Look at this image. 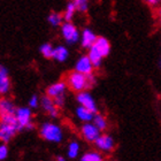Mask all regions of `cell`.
Here are the masks:
<instances>
[{"mask_svg": "<svg viewBox=\"0 0 161 161\" xmlns=\"http://www.w3.org/2000/svg\"><path fill=\"white\" fill-rule=\"evenodd\" d=\"M66 83L71 91L80 93L83 91H86V89H89V87L93 86L96 84V78H94L93 74L85 76V75L74 70L67 75Z\"/></svg>", "mask_w": 161, "mask_h": 161, "instance_id": "6da1fadb", "label": "cell"}, {"mask_svg": "<svg viewBox=\"0 0 161 161\" xmlns=\"http://www.w3.org/2000/svg\"><path fill=\"white\" fill-rule=\"evenodd\" d=\"M39 134L43 139L51 143H60L64 138V132L58 124L52 122H45L42 124Z\"/></svg>", "mask_w": 161, "mask_h": 161, "instance_id": "7a4b0ae2", "label": "cell"}, {"mask_svg": "<svg viewBox=\"0 0 161 161\" xmlns=\"http://www.w3.org/2000/svg\"><path fill=\"white\" fill-rule=\"evenodd\" d=\"M61 34H62V37L64 38V40L69 45L76 44L80 40V31L71 22H64L61 25Z\"/></svg>", "mask_w": 161, "mask_h": 161, "instance_id": "3957f363", "label": "cell"}, {"mask_svg": "<svg viewBox=\"0 0 161 161\" xmlns=\"http://www.w3.org/2000/svg\"><path fill=\"white\" fill-rule=\"evenodd\" d=\"M76 100H77V103L80 104V106L86 108V109L91 111L92 113H94V114H97L98 107H97V104H96V100H94L93 97H92L87 91H83V92H80V93H77Z\"/></svg>", "mask_w": 161, "mask_h": 161, "instance_id": "277c9868", "label": "cell"}, {"mask_svg": "<svg viewBox=\"0 0 161 161\" xmlns=\"http://www.w3.org/2000/svg\"><path fill=\"white\" fill-rule=\"evenodd\" d=\"M17 131H20V127L17 124H9L0 122V142L6 144L16 135Z\"/></svg>", "mask_w": 161, "mask_h": 161, "instance_id": "5b68a950", "label": "cell"}, {"mask_svg": "<svg viewBox=\"0 0 161 161\" xmlns=\"http://www.w3.org/2000/svg\"><path fill=\"white\" fill-rule=\"evenodd\" d=\"M80 134H82V137L85 139L86 142H90V143H96L99 136H100V131L96 125H94L92 122L90 123H84L82 127H80Z\"/></svg>", "mask_w": 161, "mask_h": 161, "instance_id": "8992f818", "label": "cell"}, {"mask_svg": "<svg viewBox=\"0 0 161 161\" xmlns=\"http://www.w3.org/2000/svg\"><path fill=\"white\" fill-rule=\"evenodd\" d=\"M15 116H16L17 123H19V127H20V131H21L22 129H25L31 123L32 113H31V109L29 107H19L16 109Z\"/></svg>", "mask_w": 161, "mask_h": 161, "instance_id": "52a82bcc", "label": "cell"}, {"mask_svg": "<svg viewBox=\"0 0 161 161\" xmlns=\"http://www.w3.org/2000/svg\"><path fill=\"white\" fill-rule=\"evenodd\" d=\"M93 69H94L93 64H92V62H91V60L89 59L87 55H82L76 61V64H75V71L80 73V74L85 75V76L92 75Z\"/></svg>", "mask_w": 161, "mask_h": 161, "instance_id": "ba28073f", "label": "cell"}, {"mask_svg": "<svg viewBox=\"0 0 161 161\" xmlns=\"http://www.w3.org/2000/svg\"><path fill=\"white\" fill-rule=\"evenodd\" d=\"M96 147L103 152H111L115 147L114 138L108 134H101L97 141H96Z\"/></svg>", "mask_w": 161, "mask_h": 161, "instance_id": "9c48e42d", "label": "cell"}, {"mask_svg": "<svg viewBox=\"0 0 161 161\" xmlns=\"http://www.w3.org/2000/svg\"><path fill=\"white\" fill-rule=\"evenodd\" d=\"M40 105L44 108V111L47 112L52 118H58L59 116V108L57 107V105L54 103V100L48 96H43L40 99Z\"/></svg>", "mask_w": 161, "mask_h": 161, "instance_id": "30bf717a", "label": "cell"}, {"mask_svg": "<svg viewBox=\"0 0 161 161\" xmlns=\"http://www.w3.org/2000/svg\"><path fill=\"white\" fill-rule=\"evenodd\" d=\"M67 83L66 82H57V83L52 84L51 86H48L46 93L48 97L52 99H55L61 96H66V90H67Z\"/></svg>", "mask_w": 161, "mask_h": 161, "instance_id": "8fae6325", "label": "cell"}, {"mask_svg": "<svg viewBox=\"0 0 161 161\" xmlns=\"http://www.w3.org/2000/svg\"><path fill=\"white\" fill-rule=\"evenodd\" d=\"M16 109L17 108L14 106V104L10 100H8L6 98L0 99V119L15 115Z\"/></svg>", "mask_w": 161, "mask_h": 161, "instance_id": "7c38bea8", "label": "cell"}, {"mask_svg": "<svg viewBox=\"0 0 161 161\" xmlns=\"http://www.w3.org/2000/svg\"><path fill=\"white\" fill-rule=\"evenodd\" d=\"M97 39L98 36L91 29H84L83 32H82V37H80V44H82V46L84 48H89L90 50L91 47L96 44Z\"/></svg>", "mask_w": 161, "mask_h": 161, "instance_id": "4fadbf2b", "label": "cell"}, {"mask_svg": "<svg viewBox=\"0 0 161 161\" xmlns=\"http://www.w3.org/2000/svg\"><path fill=\"white\" fill-rule=\"evenodd\" d=\"M10 89V80L8 70L3 64H0V94H6Z\"/></svg>", "mask_w": 161, "mask_h": 161, "instance_id": "5bb4252c", "label": "cell"}, {"mask_svg": "<svg viewBox=\"0 0 161 161\" xmlns=\"http://www.w3.org/2000/svg\"><path fill=\"white\" fill-rule=\"evenodd\" d=\"M92 47H94L101 54L103 58H106L108 54L111 53V44H109L107 38L105 37H98L97 42Z\"/></svg>", "mask_w": 161, "mask_h": 161, "instance_id": "9a60e30c", "label": "cell"}, {"mask_svg": "<svg viewBox=\"0 0 161 161\" xmlns=\"http://www.w3.org/2000/svg\"><path fill=\"white\" fill-rule=\"evenodd\" d=\"M94 115H96L94 113H92V112L86 109V108L82 107V106H78V107L76 108V116H77L82 122L90 123V122L93 121Z\"/></svg>", "mask_w": 161, "mask_h": 161, "instance_id": "2e32d148", "label": "cell"}, {"mask_svg": "<svg viewBox=\"0 0 161 161\" xmlns=\"http://www.w3.org/2000/svg\"><path fill=\"white\" fill-rule=\"evenodd\" d=\"M87 57H89V59L91 60V62H92L94 68H99L101 66V64H103V59H104V58L101 57V54L99 53L94 47H91L90 50H89Z\"/></svg>", "mask_w": 161, "mask_h": 161, "instance_id": "e0dca14e", "label": "cell"}, {"mask_svg": "<svg viewBox=\"0 0 161 161\" xmlns=\"http://www.w3.org/2000/svg\"><path fill=\"white\" fill-rule=\"evenodd\" d=\"M69 57V52L64 46H58L54 47V52H53V59L54 60L59 61V62H64L66 61Z\"/></svg>", "mask_w": 161, "mask_h": 161, "instance_id": "ac0fdd59", "label": "cell"}, {"mask_svg": "<svg viewBox=\"0 0 161 161\" xmlns=\"http://www.w3.org/2000/svg\"><path fill=\"white\" fill-rule=\"evenodd\" d=\"M80 161H104V157L100 152L97 151H90L85 152L82 157H80Z\"/></svg>", "mask_w": 161, "mask_h": 161, "instance_id": "d6986e66", "label": "cell"}, {"mask_svg": "<svg viewBox=\"0 0 161 161\" xmlns=\"http://www.w3.org/2000/svg\"><path fill=\"white\" fill-rule=\"evenodd\" d=\"M92 123L96 125V127L99 129V131H105L106 129H107V120H106V118H105L104 115L101 114H96L93 118V121H92Z\"/></svg>", "mask_w": 161, "mask_h": 161, "instance_id": "ffe728a7", "label": "cell"}, {"mask_svg": "<svg viewBox=\"0 0 161 161\" xmlns=\"http://www.w3.org/2000/svg\"><path fill=\"white\" fill-rule=\"evenodd\" d=\"M75 12H76V7H75L74 1L73 3H68L64 13V20L66 22H71V20H73V17L75 15Z\"/></svg>", "mask_w": 161, "mask_h": 161, "instance_id": "44dd1931", "label": "cell"}, {"mask_svg": "<svg viewBox=\"0 0 161 161\" xmlns=\"http://www.w3.org/2000/svg\"><path fill=\"white\" fill-rule=\"evenodd\" d=\"M78 153H80V144H78L76 141L70 142L69 145H68V151H67L68 158H70V159L77 158Z\"/></svg>", "mask_w": 161, "mask_h": 161, "instance_id": "7402d4cb", "label": "cell"}, {"mask_svg": "<svg viewBox=\"0 0 161 161\" xmlns=\"http://www.w3.org/2000/svg\"><path fill=\"white\" fill-rule=\"evenodd\" d=\"M62 20H64V15H61L60 13H51L47 17V21L50 22L51 25L53 27H59L62 25Z\"/></svg>", "mask_w": 161, "mask_h": 161, "instance_id": "603a6c76", "label": "cell"}, {"mask_svg": "<svg viewBox=\"0 0 161 161\" xmlns=\"http://www.w3.org/2000/svg\"><path fill=\"white\" fill-rule=\"evenodd\" d=\"M53 52L54 47L51 44H43L40 46V53L43 54V57H45L46 59H53Z\"/></svg>", "mask_w": 161, "mask_h": 161, "instance_id": "cb8c5ba5", "label": "cell"}, {"mask_svg": "<svg viewBox=\"0 0 161 161\" xmlns=\"http://www.w3.org/2000/svg\"><path fill=\"white\" fill-rule=\"evenodd\" d=\"M74 3L75 7H76V10H78L80 13H85L89 8V3H87L86 0H75Z\"/></svg>", "mask_w": 161, "mask_h": 161, "instance_id": "d4e9b609", "label": "cell"}, {"mask_svg": "<svg viewBox=\"0 0 161 161\" xmlns=\"http://www.w3.org/2000/svg\"><path fill=\"white\" fill-rule=\"evenodd\" d=\"M8 155V148H7L6 144H1L0 145V161L5 160Z\"/></svg>", "mask_w": 161, "mask_h": 161, "instance_id": "484cf974", "label": "cell"}, {"mask_svg": "<svg viewBox=\"0 0 161 161\" xmlns=\"http://www.w3.org/2000/svg\"><path fill=\"white\" fill-rule=\"evenodd\" d=\"M53 100H54V103H55V105H57V107L61 108V107H64V101H66V96L58 97V98H55V99H53Z\"/></svg>", "mask_w": 161, "mask_h": 161, "instance_id": "4316f807", "label": "cell"}, {"mask_svg": "<svg viewBox=\"0 0 161 161\" xmlns=\"http://www.w3.org/2000/svg\"><path fill=\"white\" fill-rule=\"evenodd\" d=\"M29 106L32 108L37 107L38 106V98L37 96H32V97L30 98V100H29Z\"/></svg>", "mask_w": 161, "mask_h": 161, "instance_id": "83f0119b", "label": "cell"}, {"mask_svg": "<svg viewBox=\"0 0 161 161\" xmlns=\"http://www.w3.org/2000/svg\"><path fill=\"white\" fill-rule=\"evenodd\" d=\"M146 3H147V5H148V6L154 7V6H157V5H158V3H159V1H158V0H147V1H146Z\"/></svg>", "mask_w": 161, "mask_h": 161, "instance_id": "f1b7e54d", "label": "cell"}, {"mask_svg": "<svg viewBox=\"0 0 161 161\" xmlns=\"http://www.w3.org/2000/svg\"><path fill=\"white\" fill-rule=\"evenodd\" d=\"M34 128H35V124L32 123V122H31V123L29 124V125H28V127L25 128V129H27V130H32V129H34Z\"/></svg>", "mask_w": 161, "mask_h": 161, "instance_id": "f546056e", "label": "cell"}, {"mask_svg": "<svg viewBox=\"0 0 161 161\" xmlns=\"http://www.w3.org/2000/svg\"><path fill=\"white\" fill-rule=\"evenodd\" d=\"M57 161H66V159L64 157H61V155H58L57 157Z\"/></svg>", "mask_w": 161, "mask_h": 161, "instance_id": "4dcf8cb0", "label": "cell"}, {"mask_svg": "<svg viewBox=\"0 0 161 161\" xmlns=\"http://www.w3.org/2000/svg\"><path fill=\"white\" fill-rule=\"evenodd\" d=\"M158 14H159V19H160V23H161V8H160V9H159Z\"/></svg>", "mask_w": 161, "mask_h": 161, "instance_id": "1f68e13d", "label": "cell"}, {"mask_svg": "<svg viewBox=\"0 0 161 161\" xmlns=\"http://www.w3.org/2000/svg\"><path fill=\"white\" fill-rule=\"evenodd\" d=\"M159 67L161 68V59H160V61H159Z\"/></svg>", "mask_w": 161, "mask_h": 161, "instance_id": "d6a6232c", "label": "cell"}]
</instances>
